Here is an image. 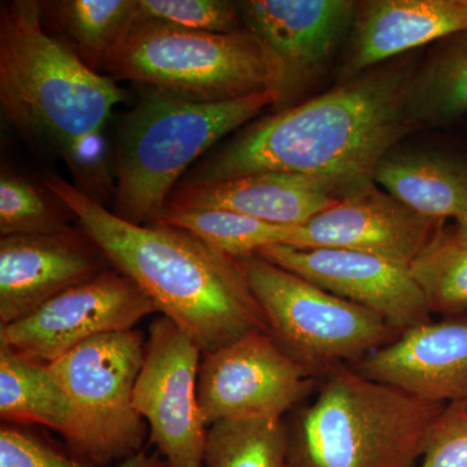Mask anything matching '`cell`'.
I'll list each match as a JSON object with an SVG mask.
<instances>
[{"label": "cell", "instance_id": "3", "mask_svg": "<svg viewBox=\"0 0 467 467\" xmlns=\"http://www.w3.org/2000/svg\"><path fill=\"white\" fill-rule=\"evenodd\" d=\"M126 94L86 66L43 23L42 3L0 5V103L20 133L57 150L75 186L104 204L115 196L103 131Z\"/></svg>", "mask_w": 467, "mask_h": 467}, {"label": "cell", "instance_id": "17", "mask_svg": "<svg viewBox=\"0 0 467 467\" xmlns=\"http://www.w3.org/2000/svg\"><path fill=\"white\" fill-rule=\"evenodd\" d=\"M467 30V0L358 2L340 82Z\"/></svg>", "mask_w": 467, "mask_h": 467}, {"label": "cell", "instance_id": "29", "mask_svg": "<svg viewBox=\"0 0 467 467\" xmlns=\"http://www.w3.org/2000/svg\"><path fill=\"white\" fill-rule=\"evenodd\" d=\"M418 467H467V405H445L430 429Z\"/></svg>", "mask_w": 467, "mask_h": 467}, {"label": "cell", "instance_id": "12", "mask_svg": "<svg viewBox=\"0 0 467 467\" xmlns=\"http://www.w3.org/2000/svg\"><path fill=\"white\" fill-rule=\"evenodd\" d=\"M155 303L115 267L61 292L27 317L0 326V344L34 361L55 359L100 335L134 330Z\"/></svg>", "mask_w": 467, "mask_h": 467}, {"label": "cell", "instance_id": "18", "mask_svg": "<svg viewBox=\"0 0 467 467\" xmlns=\"http://www.w3.org/2000/svg\"><path fill=\"white\" fill-rule=\"evenodd\" d=\"M340 201L324 184L284 171H260L220 181L180 184L168 211H226L281 226H297Z\"/></svg>", "mask_w": 467, "mask_h": 467}, {"label": "cell", "instance_id": "19", "mask_svg": "<svg viewBox=\"0 0 467 467\" xmlns=\"http://www.w3.org/2000/svg\"><path fill=\"white\" fill-rule=\"evenodd\" d=\"M374 182L420 216L442 223L467 216L466 152L393 149Z\"/></svg>", "mask_w": 467, "mask_h": 467}, {"label": "cell", "instance_id": "8", "mask_svg": "<svg viewBox=\"0 0 467 467\" xmlns=\"http://www.w3.org/2000/svg\"><path fill=\"white\" fill-rule=\"evenodd\" d=\"M267 331L285 353L325 377L356 365L399 337L373 310L342 299L259 254L238 259Z\"/></svg>", "mask_w": 467, "mask_h": 467}, {"label": "cell", "instance_id": "25", "mask_svg": "<svg viewBox=\"0 0 467 467\" xmlns=\"http://www.w3.org/2000/svg\"><path fill=\"white\" fill-rule=\"evenodd\" d=\"M160 223L186 230L235 260L256 254L269 245L284 244L288 229L233 212L196 209L165 212Z\"/></svg>", "mask_w": 467, "mask_h": 467}, {"label": "cell", "instance_id": "30", "mask_svg": "<svg viewBox=\"0 0 467 467\" xmlns=\"http://www.w3.org/2000/svg\"><path fill=\"white\" fill-rule=\"evenodd\" d=\"M454 226H456L461 233L467 234V216L460 218V220L454 221Z\"/></svg>", "mask_w": 467, "mask_h": 467}, {"label": "cell", "instance_id": "6", "mask_svg": "<svg viewBox=\"0 0 467 467\" xmlns=\"http://www.w3.org/2000/svg\"><path fill=\"white\" fill-rule=\"evenodd\" d=\"M103 69L110 78L202 103L239 99L273 86L265 52L247 30L192 32L137 16V11Z\"/></svg>", "mask_w": 467, "mask_h": 467}, {"label": "cell", "instance_id": "23", "mask_svg": "<svg viewBox=\"0 0 467 467\" xmlns=\"http://www.w3.org/2000/svg\"><path fill=\"white\" fill-rule=\"evenodd\" d=\"M290 432L282 418L221 420L209 427L205 467H287Z\"/></svg>", "mask_w": 467, "mask_h": 467}, {"label": "cell", "instance_id": "24", "mask_svg": "<svg viewBox=\"0 0 467 467\" xmlns=\"http://www.w3.org/2000/svg\"><path fill=\"white\" fill-rule=\"evenodd\" d=\"M409 269L430 312L451 316L467 310V234L444 227Z\"/></svg>", "mask_w": 467, "mask_h": 467}, {"label": "cell", "instance_id": "9", "mask_svg": "<svg viewBox=\"0 0 467 467\" xmlns=\"http://www.w3.org/2000/svg\"><path fill=\"white\" fill-rule=\"evenodd\" d=\"M202 350L171 318L150 326L133 405L150 427V444L171 467H202L208 430L198 399Z\"/></svg>", "mask_w": 467, "mask_h": 467}, {"label": "cell", "instance_id": "26", "mask_svg": "<svg viewBox=\"0 0 467 467\" xmlns=\"http://www.w3.org/2000/svg\"><path fill=\"white\" fill-rule=\"evenodd\" d=\"M69 209L45 186L2 165L0 173V235H32L67 227Z\"/></svg>", "mask_w": 467, "mask_h": 467}, {"label": "cell", "instance_id": "1", "mask_svg": "<svg viewBox=\"0 0 467 467\" xmlns=\"http://www.w3.org/2000/svg\"><path fill=\"white\" fill-rule=\"evenodd\" d=\"M417 67L387 61L333 90L251 122L182 181H220L260 171L312 178L337 198L374 186L380 160L417 130L408 115Z\"/></svg>", "mask_w": 467, "mask_h": 467}, {"label": "cell", "instance_id": "15", "mask_svg": "<svg viewBox=\"0 0 467 467\" xmlns=\"http://www.w3.org/2000/svg\"><path fill=\"white\" fill-rule=\"evenodd\" d=\"M84 230L0 238V326L32 315L61 292L109 269Z\"/></svg>", "mask_w": 467, "mask_h": 467}, {"label": "cell", "instance_id": "13", "mask_svg": "<svg viewBox=\"0 0 467 467\" xmlns=\"http://www.w3.org/2000/svg\"><path fill=\"white\" fill-rule=\"evenodd\" d=\"M444 227L374 184L288 226L281 245L361 252L410 267Z\"/></svg>", "mask_w": 467, "mask_h": 467}, {"label": "cell", "instance_id": "21", "mask_svg": "<svg viewBox=\"0 0 467 467\" xmlns=\"http://www.w3.org/2000/svg\"><path fill=\"white\" fill-rule=\"evenodd\" d=\"M0 416L7 422L50 427L64 436L72 410L47 364L0 344Z\"/></svg>", "mask_w": 467, "mask_h": 467}, {"label": "cell", "instance_id": "14", "mask_svg": "<svg viewBox=\"0 0 467 467\" xmlns=\"http://www.w3.org/2000/svg\"><path fill=\"white\" fill-rule=\"evenodd\" d=\"M260 257L313 285L376 312L399 334L429 322L425 295L410 269L361 252L269 245Z\"/></svg>", "mask_w": 467, "mask_h": 467}, {"label": "cell", "instance_id": "27", "mask_svg": "<svg viewBox=\"0 0 467 467\" xmlns=\"http://www.w3.org/2000/svg\"><path fill=\"white\" fill-rule=\"evenodd\" d=\"M137 16L192 32L244 30L238 2L227 0H137Z\"/></svg>", "mask_w": 467, "mask_h": 467}, {"label": "cell", "instance_id": "16", "mask_svg": "<svg viewBox=\"0 0 467 467\" xmlns=\"http://www.w3.org/2000/svg\"><path fill=\"white\" fill-rule=\"evenodd\" d=\"M350 367L422 400L467 405V310L409 328Z\"/></svg>", "mask_w": 467, "mask_h": 467}, {"label": "cell", "instance_id": "2", "mask_svg": "<svg viewBox=\"0 0 467 467\" xmlns=\"http://www.w3.org/2000/svg\"><path fill=\"white\" fill-rule=\"evenodd\" d=\"M42 183L69 209L109 265L186 331L202 355L267 331L238 260L168 223L122 220L60 175H47Z\"/></svg>", "mask_w": 467, "mask_h": 467}, {"label": "cell", "instance_id": "7", "mask_svg": "<svg viewBox=\"0 0 467 467\" xmlns=\"http://www.w3.org/2000/svg\"><path fill=\"white\" fill-rule=\"evenodd\" d=\"M144 348L142 333L122 331L92 337L47 364L70 404L63 438L76 460L109 467L146 448L147 423L133 405Z\"/></svg>", "mask_w": 467, "mask_h": 467}, {"label": "cell", "instance_id": "4", "mask_svg": "<svg viewBox=\"0 0 467 467\" xmlns=\"http://www.w3.org/2000/svg\"><path fill=\"white\" fill-rule=\"evenodd\" d=\"M275 103L272 90L202 103L150 88L117 130L113 213L137 225L160 223L187 169Z\"/></svg>", "mask_w": 467, "mask_h": 467}, {"label": "cell", "instance_id": "10", "mask_svg": "<svg viewBox=\"0 0 467 467\" xmlns=\"http://www.w3.org/2000/svg\"><path fill=\"white\" fill-rule=\"evenodd\" d=\"M238 5L243 27L272 67L275 109L284 110L327 72L352 30L358 2L245 0Z\"/></svg>", "mask_w": 467, "mask_h": 467}, {"label": "cell", "instance_id": "28", "mask_svg": "<svg viewBox=\"0 0 467 467\" xmlns=\"http://www.w3.org/2000/svg\"><path fill=\"white\" fill-rule=\"evenodd\" d=\"M0 467H94L64 454L48 442L14 426L0 430ZM109 467H171L158 451L149 447Z\"/></svg>", "mask_w": 467, "mask_h": 467}, {"label": "cell", "instance_id": "20", "mask_svg": "<svg viewBox=\"0 0 467 467\" xmlns=\"http://www.w3.org/2000/svg\"><path fill=\"white\" fill-rule=\"evenodd\" d=\"M408 115L417 129L453 124L467 115V30L435 43L417 67Z\"/></svg>", "mask_w": 467, "mask_h": 467}, {"label": "cell", "instance_id": "5", "mask_svg": "<svg viewBox=\"0 0 467 467\" xmlns=\"http://www.w3.org/2000/svg\"><path fill=\"white\" fill-rule=\"evenodd\" d=\"M444 407L340 365L290 434L287 467H418Z\"/></svg>", "mask_w": 467, "mask_h": 467}, {"label": "cell", "instance_id": "22", "mask_svg": "<svg viewBox=\"0 0 467 467\" xmlns=\"http://www.w3.org/2000/svg\"><path fill=\"white\" fill-rule=\"evenodd\" d=\"M43 15L67 36L77 57L97 70L137 11V0H55L41 2Z\"/></svg>", "mask_w": 467, "mask_h": 467}, {"label": "cell", "instance_id": "11", "mask_svg": "<svg viewBox=\"0 0 467 467\" xmlns=\"http://www.w3.org/2000/svg\"><path fill=\"white\" fill-rule=\"evenodd\" d=\"M317 379L269 331H254L202 355L199 405L207 426L243 418H282L313 391Z\"/></svg>", "mask_w": 467, "mask_h": 467}]
</instances>
